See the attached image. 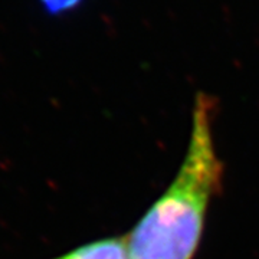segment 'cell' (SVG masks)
<instances>
[{
    "instance_id": "2",
    "label": "cell",
    "mask_w": 259,
    "mask_h": 259,
    "mask_svg": "<svg viewBox=\"0 0 259 259\" xmlns=\"http://www.w3.org/2000/svg\"><path fill=\"white\" fill-rule=\"evenodd\" d=\"M54 259H131L125 236L104 238Z\"/></svg>"
},
{
    "instance_id": "1",
    "label": "cell",
    "mask_w": 259,
    "mask_h": 259,
    "mask_svg": "<svg viewBox=\"0 0 259 259\" xmlns=\"http://www.w3.org/2000/svg\"><path fill=\"white\" fill-rule=\"evenodd\" d=\"M213 122V100L199 94L192 110L186 154L176 176L125 235L131 259L194 258L207 210L223 179Z\"/></svg>"
},
{
    "instance_id": "3",
    "label": "cell",
    "mask_w": 259,
    "mask_h": 259,
    "mask_svg": "<svg viewBox=\"0 0 259 259\" xmlns=\"http://www.w3.org/2000/svg\"><path fill=\"white\" fill-rule=\"evenodd\" d=\"M39 2L44 10L49 15H64L78 9L85 0H39Z\"/></svg>"
}]
</instances>
